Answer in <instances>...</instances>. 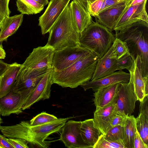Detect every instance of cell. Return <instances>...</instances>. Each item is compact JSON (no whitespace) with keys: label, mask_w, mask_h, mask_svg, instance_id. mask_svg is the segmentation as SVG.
<instances>
[{"label":"cell","mask_w":148,"mask_h":148,"mask_svg":"<svg viewBox=\"0 0 148 148\" xmlns=\"http://www.w3.org/2000/svg\"><path fill=\"white\" fill-rule=\"evenodd\" d=\"M147 0L140 4L129 6L117 20L113 30L119 31L134 23L145 21L148 23L146 9Z\"/></svg>","instance_id":"7c38bea8"},{"label":"cell","mask_w":148,"mask_h":148,"mask_svg":"<svg viewBox=\"0 0 148 148\" xmlns=\"http://www.w3.org/2000/svg\"><path fill=\"white\" fill-rule=\"evenodd\" d=\"M53 70V67L42 77L23 104V110L29 108L34 103L40 100L50 98L52 84L51 79Z\"/></svg>","instance_id":"5bb4252c"},{"label":"cell","mask_w":148,"mask_h":148,"mask_svg":"<svg viewBox=\"0 0 148 148\" xmlns=\"http://www.w3.org/2000/svg\"><path fill=\"white\" fill-rule=\"evenodd\" d=\"M38 3L44 6L47 5L49 3V0H34Z\"/></svg>","instance_id":"b9f144b4"},{"label":"cell","mask_w":148,"mask_h":148,"mask_svg":"<svg viewBox=\"0 0 148 148\" xmlns=\"http://www.w3.org/2000/svg\"><path fill=\"white\" fill-rule=\"evenodd\" d=\"M124 127L125 136L123 143L125 148H134V140L136 129L135 118L133 115L127 116Z\"/></svg>","instance_id":"d4e9b609"},{"label":"cell","mask_w":148,"mask_h":148,"mask_svg":"<svg viewBox=\"0 0 148 148\" xmlns=\"http://www.w3.org/2000/svg\"><path fill=\"white\" fill-rule=\"evenodd\" d=\"M90 52L81 46L65 48L55 51L53 60L54 70L60 71L74 64Z\"/></svg>","instance_id":"ba28073f"},{"label":"cell","mask_w":148,"mask_h":148,"mask_svg":"<svg viewBox=\"0 0 148 148\" xmlns=\"http://www.w3.org/2000/svg\"><path fill=\"white\" fill-rule=\"evenodd\" d=\"M80 129L81 135L84 142L90 148H93L101 134L95 125L93 119L81 121Z\"/></svg>","instance_id":"7402d4cb"},{"label":"cell","mask_w":148,"mask_h":148,"mask_svg":"<svg viewBox=\"0 0 148 148\" xmlns=\"http://www.w3.org/2000/svg\"><path fill=\"white\" fill-rule=\"evenodd\" d=\"M130 74L122 70L114 72L104 77L90 80L81 86L86 91L92 89L94 91L104 87L120 82H128Z\"/></svg>","instance_id":"ac0fdd59"},{"label":"cell","mask_w":148,"mask_h":148,"mask_svg":"<svg viewBox=\"0 0 148 148\" xmlns=\"http://www.w3.org/2000/svg\"><path fill=\"white\" fill-rule=\"evenodd\" d=\"M71 0H50L45 12L38 19L43 35L49 32Z\"/></svg>","instance_id":"30bf717a"},{"label":"cell","mask_w":148,"mask_h":148,"mask_svg":"<svg viewBox=\"0 0 148 148\" xmlns=\"http://www.w3.org/2000/svg\"><path fill=\"white\" fill-rule=\"evenodd\" d=\"M3 123V120L1 119L0 114V125Z\"/></svg>","instance_id":"7bdbcfd3"},{"label":"cell","mask_w":148,"mask_h":148,"mask_svg":"<svg viewBox=\"0 0 148 148\" xmlns=\"http://www.w3.org/2000/svg\"><path fill=\"white\" fill-rule=\"evenodd\" d=\"M2 76L0 77V88L1 85V77H2Z\"/></svg>","instance_id":"f6af8a7d"},{"label":"cell","mask_w":148,"mask_h":148,"mask_svg":"<svg viewBox=\"0 0 148 148\" xmlns=\"http://www.w3.org/2000/svg\"><path fill=\"white\" fill-rule=\"evenodd\" d=\"M119 83L102 88L95 91L93 100L96 110L113 102L118 91Z\"/></svg>","instance_id":"44dd1931"},{"label":"cell","mask_w":148,"mask_h":148,"mask_svg":"<svg viewBox=\"0 0 148 148\" xmlns=\"http://www.w3.org/2000/svg\"><path fill=\"white\" fill-rule=\"evenodd\" d=\"M114 35L115 38L126 43L133 58L137 55L140 56L143 76L148 77V23H134L122 30L115 31Z\"/></svg>","instance_id":"3957f363"},{"label":"cell","mask_w":148,"mask_h":148,"mask_svg":"<svg viewBox=\"0 0 148 148\" xmlns=\"http://www.w3.org/2000/svg\"><path fill=\"white\" fill-rule=\"evenodd\" d=\"M116 45V41L115 39L109 49L101 58L98 59L91 80L104 77L116 70L117 60L114 53V50Z\"/></svg>","instance_id":"2e32d148"},{"label":"cell","mask_w":148,"mask_h":148,"mask_svg":"<svg viewBox=\"0 0 148 148\" xmlns=\"http://www.w3.org/2000/svg\"><path fill=\"white\" fill-rule=\"evenodd\" d=\"M132 0L120 3L101 11L95 17L97 21L112 31L117 20L129 6Z\"/></svg>","instance_id":"9a60e30c"},{"label":"cell","mask_w":148,"mask_h":148,"mask_svg":"<svg viewBox=\"0 0 148 148\" xmlns=\"http://www.w3.org/2000/svg\"><path fill=\"white\" fill-rule=\"evenodd\" d=\"M46 73L24 75L19 74L13 88V91L21 92L34 89Z\"/></svg>","instance_id":"cb8c5ba5"},{"label":"cell","mask_w":148,"mask_h":148,"mask_svg":"<svg viewBox=\"0 0 148 148\" xmlns=\"http://www.w3.org/2000/svg\"><path fill=\"white\" fill-rule=\"evenodd\" d=\"M10 0H0V29L3 22L6 17L10 16L11 12L9 8Z\"/></svg>","instance_id":"d6a6232c"},{"label":"cell","mask_w":148,"mask_h":148,"mask_svg":"<svg viewBox=\"0 0 148 148\" xmlns=\"http://www.w3.org/2000/svg\"><path fill=\"white\" fill-rule=\"evenodd\" d=\"M115 111L116 105L113 102L94 112V125L101 134H104L111 127V122Z\"/></svg>","instance_id":"d6986e66"},{"label":"cell","mask_w":148,"mask_h":148,"mask_svg":"<svg viewBox=\"0 0 148 148\" xmlns=\"http://www.w3.org/2000/svg\"><path fill=\"white\" fill-rule=\"evenodd\" d=\"M34 89L16 92L13 91V88L6 95L0 98V114L5 116L12 114L18 115L22 113V107Z\"/></svg>","instance_id":"9c48e42d"},{"label":"cell","mask_w":148,"mask_h":148,"mask_svg":"<svg viewBox=\"0 0 148 148\" xmlns=\"http://www.w3.org/2000/svg\"><path fill=\"white\" fill-rule=\"evenodd\" d=\"M69 4L73 25L81 34L93 22L92 17L89 12L77 0H73Z\"/></svg>","instance_id":"e0dca14e"},{"label":"cell","mask_w":148,"mask_h":148,"mask_svg":"<svg viewBox=\"0 0 148 148\" xmlns=\"http://www.w3.org/2000/svg\"><path fill=\"white\" fill-rule=\"evenodd\" d=\"M4 136L0 134V147L1 148H13Z\"/></svg>","instance_id":"74e56055"},{"label":"cell","mask_w":148,"mask_h":148,"mask_svg":"<svg viewBox=\"0 0 148 148\" xmlns=\"http://www.w3.org/2000/svg\"><path fill=\"white\" fill-rule=\"evenodd\" d=\"M79 1L83 6L88 11V0H77Z\"/></svg>","instance_id":"60d3db41"},{"label":"cell","mask_w":148,"mask_h":148,"mask_svg":"<svg viewBox=\"0 0 148 148\" xmlns=\"http://www.w3.org/2000/svg\"><path fill=\"white\" fill-rule=\"evenodd\" d=\"M116 44L114 50V53L116 60H118L126 54L130 53L129 48L126 43L115 38Z\"/></svg>","instance_id":"1f68e13d"},{"label":"cell","mask_w":148,"mask_h":148,"mask_svg":"<svg viewBox=\"0 0 148 148\" xmlns=\"http://www.w3.org/2000/svg\"><path fill=\"white\" fill-rule=\"evenodd\" d=\"M47 44L55 51L65 48L80 46L81 34L75 28L69 4L49 32Z\"/></svg>","instance_id":"277c9868"},{"label":"cell","mask_w":148,"mask_h":148,"mask_svg":"<svg viewBox=\"0 0 148 148\" xmlns=\"http://www.w3.org/2000/svg\"><path fill=\"white\" fill-rule=\"evenodd\" d=\"M96 0H88V3H91Z\"/></svg>","instance_id":"ee69618b"},{"label":"cell","mask_w":148,"mask_h":148,"mask_svg":"<svg viewBox=\"0 0 148 148\" xmlns=\"http://www.w3.org/2000/svg\"><path fill=\"white\" fill-rule=\"evenodd\" d=\"M133 62V59L130 53H127L117 60L116 70L126 69L129 71L132 66Z\"/></svg>","instance_id":"4dcf8cb0"},{"label":"cell","mask_w":148,"mask_h":148,"mask_svg":"<svg viewBox=\"0 0 148 148\" xmlns=\"http://www.w3.org/2000/svg\"><path fill=\"white\" fill-rule=\"evenodd\" d=\"M137 101L131 80L128 82H119L113 101L116 105V112L125 116L131 115L134 112Z\"/></svg>","instance_id":"52a82bcc"},{"label":"cell","mask_w":148,"mask_h":148,"mask_svg":"<svg viewBox=\"0 0 148 148\" xmlns=\"http://www.w3.org/2000/svg\"><path fill=\"white\" fill-rule=\"evenodd\" d=\"M127 116L119 114L115 111L111 122V127L117 125L124 126Z\"/></svg>","instance_id":"836d02e7"},{"label":"cell","mask_w":148,"mask_h":148,"mask_svg":"<svg viewBox=\"0 0 148 148\" xmlns=\"http://www.w3.org/2000/svg\"><path fill=\"white\" fill-rule=\"evenodd\" d=\"M73 117L60 118L41 125L32 126L29 122L22 121L19 123L12 125L10 135L12 138H20L38 147L47 148L50 142L46 141L51 134L60 132L65 123Z\"/></svg>","instance_id":"7a4b0ae2"},{"label":"cell","mask_w":148,"mask_h":148,"mask_svg":"<svg viewBox=\"0 0 148 148\" xmlns=\"http://www.w3.org/2000/svg\"><path fill=\"white\" fill-rule=\"evenodd\" d=\"M98 56L90 52L73 64L60 71L53 70L51 81L63 88H76L91 80L96 69Z\"/></svg>","instance_id":"6da1fadb"},{"label":"cell","mask_w":148,"mask_h":148,"mask_svg":"<svg viewBox=\"0 0 148 148\" xmlns=\"http://www.w3.org/2000/svg\"><path fill=\"white\" fill-rule=\"evenodd\" d=\"M10 64L0 60V77L2 76L7 71Z\"/></svg>","instance_id":"f35d334b"},{"label":"cell","mask_w":148,"mask_h":148,"mask_svg":"<svg viewBox=\"0 0 148 148\" xmlns=\"http://www.w3.org/2000/svg\"><path fill=\"white\" fill-rule=\"evenodd\" d=\"M21 67V64L16 62L10 64L1 77L0 98L6 95L13 88Z\"/></svg>","instance_id":"ffe728a7"},{"label":"cell","mask_w":148,"mask_h":148,"mask_svg":"<svg viewBox=\"0 0 148 148\" xmlns=\"http://www.w3.org/2000/svg\"><path fill=\"white\" fill-rule=\"evenodd\" d=\"M114 34L106 27L97 21H93L81 34L80 46L101 58L108 51L115 40Z\"/></svg>","instance_id":"5b68a950"},{"label":"cell","mask_w":148,"mask_h":148,"mask_svg":"<svg viewBox=\"0 0 148 148\" xmlns=\"http://www.w3.org/2000/svg\"><path fill=\"white\" fill-rule=\"evenodd\" d=\"M81 121L69 120L61 130L60 140L68 148H88L82 137L80 127Z\"/></svg>","instance_id":"8fae6325"},{"label":"cell","mask_w":148,"mask_h":148,"mask_svg":"<svg viewBox=\"0 0 148 148\" xmlns=\"http://www.w3.org/2000/svg\"><path fill=\"white\" fill-rule=\"evenodd\" d=\"M140 102V113L148 117V95L145 96L143 100Z\"/></svg>","instance_id":"8d00e7d4"},{"label":"cell","mask_w":148,"mask_h":148,"mask_svg":"<svg viewBox=\"0 0 148 148\" xmlns=\"http://www.w3.org/2000/svg\"><path fill=\"white\" fill-rule=\"evenodd\" d=\"M58 119L54 115L43 112L33 117L30 120L29 123L31 126H35L48 123Z\"/></svg>","instance_id":"f1b7e54d"},{"label":"cell","mask_w":148,"mask_h":148,"mask_svg":"<svg viewBox=\"0 0 148 148\" xmlns=\"http://www.w3.org/2000/svg\"><path fill=\"white\" fill-rule=\"evenodd\" d=\"M17 10L21 14H36L42 11L44 6L34 0H16Z\"/></svg>","instance_id":"484cf974"},{"label":"cell","mask_w":148,"mask_h":148,"mask_svg":"<svg viewBox=\"0 0 148 148\" xmlns=\"http://www.w3.org/2000/svg\"><path fill=\"white\" fill-rule=\"evenodd\" d=\"M102 134L105 138L108 140L123 144L125 136L124 126L117 125L111 127Z\"/></svg>","instance_id":"83f0119b"},{"label":"cell","mask_w":148,"mask_h":148,"mask_svg":"<svg viewBox=\"0 0 148 148\" xmlns=\"http://www.w3.org/2000/svg\"><path fill=\"white\" fill-rule=\"evenodd\" d=\"M23 14L6 17L3 20L0 31V42L6 41L9 36L14 34L21 26Z\"/></svg>","instance_id":"603a6c76"},{"label":"cell","mask_w":148,"mask_h":148,"mask_svg":"<svg viewBox=\"0 0 148 148\" xmlns=\"http://www.w3.org/2000/svg\"><path fill=\"white\" fill-rule=\"evenodd\" d=\"M6 56V53L2 45H0V59H4Z\"/></svg>","instance_id":"ab89813d"},{"label":"cell","mask_w":148,"mask_h":148,"mask_svg":"<svg viewBox=\"0 0 148 148\" xmlns=\"http://www.w3.org/2000/svg\"><path fill=\"white\" fill-rule=\"evenodd\" d=\"M55 50L47 44L34 48L21 64L19 74L45 73L53 68V60Z\"/></svg>","instance_id":"8992f818"},{"label":"cell","mask_w":148,"mask_h":148,"mask_svg":"<svg viewBox=\"0 0 148 148\" xmlns=\"http://www.w3.org/2000/svg\"><path fill=\"white\" fill-rule=\"evenodd\" d=\"M132 58L133 64L128 71L130 74V79L132 82L137 101L140 102L145 96L148 95V77L143 76L140 56L137 55L135 58Z\"/></svg>","instance_id":"4fadbf2b"},{"label":"cell","mask_w":148,"mask_h":148,"mask_svg":"<svg viewBox=\"0 0 148 148\" xmlns=\"http://www.w3.org/2000/svg\"><path fill=\"white\" fill-rule=\"evenodd\" d=\"M148 145L145 143L137 130L134 140V148H148Z\"/></svg>","instance_id":"d590c367"},{"label":"cell","mask_w":148,"mask_h":148,"mask_svg":"<svg viewBox=\"0 0 148 148\" xmlns=\"http://www.w3.org/2000/svg\"><path fill=\"white\" fill-rule=\"evenodd\" d=\"M136 129L145 144L148 145V117L140 113L135 118Z\"/></svg>","instance_id":"4316f807"},{"label":"cell","mask_w":148,"mask_h":148,"mask_svg":"<svg viewBox=\"0 0 148 148\" xmlns=\"http://www.w3.org/2000/svg\"><path fill=\"white\" fill-rule=\"evenodd\" d=\"M0 148H1V147H0Z\"/></svg>","instance_id":"bcb514c9"},{"label":"cell","mask_w":148,"mask_h":148,"mask_svg":"<svg viewBox=\"0 0 148 148\" xmlns=\"http://www.w3.org/2000/svg\"><path fill=\"white\" fill-rule=\"evenodd\" d=\"M93 148H125L122 143L108 140L101 134Z\"/></svg>","instance_id":"f546056e"},{"label":"cell","mask_w":148,"mask_h":148,"mask_svg":"<svg viewBox=\"0 0 148 148\" xmlns=\"http://www.w3.org/2000/svg\"><path fill=\"white\" fill-rule=\"evenodd\" d=\"M9 143L13 148H28L27 143L25 140L20 138H7Z\"/></svg>","instance_id":"e575fe53"}]
</instances>
